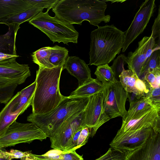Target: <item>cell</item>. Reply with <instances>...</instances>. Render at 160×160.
<instances>
[{
    "instance_id": "4316f807",
    "label": "cell",
    "mask_w": 160,
    "mask_h": 160,
    "mask_svg": "<svg viewBox=\"0 0 160 160\" xmlns=\"http://www.w3.org/2000/svg\"><path fill=\"white\" fill-rule=\"evenodd\" d=\"M68 56L67 48L56 45L51 47L49 62L55 67L63 66Z\"/></svg>"
},
{
    "instance_id": "f35d334b",
    "label": "cell",
    "mask_w": 160,
    "mask_h": 160,
    "mask_svg": "<svg viewBox=\"0 0 160 160\" xmlns=\"http://www.w3.org/2000/svg\"><path fill=\"white\" fill-rule=\"evenodd\" d=\"M16 57H19V56L18 55H9L0 52V61Z\"/></svg>"
},
{
    "instance_id": "f546056e",
    "label": "cell",
    "mask_w": 160,
    "mask_h": 160,
    "mask_svg": "<svg viewBox=\"0 0 160 160\" xmlns=\"http://www.w3.org/2000/svg\"><path fill=\"white\" fill-rule=\"evenodd\" d=\"M140 79L145 82L149 90L150 88L160 87V72H147Z\"/></svg>"
},
{
    "instance_id": "9c48e42d",
    "label": "cell",
    "mask_w": 160,
    "mask_h": 160,
    "mask_svg": "<svg viewBox=\"0 0 160 160\" xmlns=\"http://www.w3.org/2000/svg\"><path fill=\"white\" fill-rule=\"evenodd\" d=\"M103 106L105 112L111 119L123 118L127 111L125 104L128 92L119 81L107 86L103 91Z\"/></svg>"
},
{
    "instance_id": "7a4b0ae2",
    "label": "cell",
    "mask_w": 160,
    "mask_h": 160,
    "mask_svg": "<svg viewBox=\"0 0 160 160\" xmlns=\"http://www.w3.org/2000/svg\"><path fill=\"white\" fill-rule=\"evenodd\" d=\"M63 66L52 68L39 66L36 72V88L31 105L32 113L42 114L56 108L66 96L59 89Z\"/></svg>"
},
{
    "instance_id": "f1b7e54d",
    "label": "cell",
    "mask_w": 160,
    "mask_h": 160,
    "mask_svg": "<svg viewBox=\"0 0 160 160\" xmlns=\"http://www.w3.org/2000/svg\"><path fill=\"white\" fill-rule=\"evenodd\" d=\"M18 85L16 84H0V103L6 104L13 97Z\"/></svg>"
},
{
    "instance_id": "d4e9b609",
    "label": "cell",
    "mask_w": 160,
    "mask_h": 160,
    "mask_svg": "<svg viewBox=\"0 0 160 160\" xmlns=\"http://www.w3.org/2000/svg\"><path fill=\"white\" fill-rule=\"evenodd\" d=\"M118 78L119 82L126 92L132 93L137 95L135 84L136 81L138 77L136 74L131 70H124L121 73Z\"/></svg>"
},
{
    "instance_id": "d6a6232c",
    "label": "cell",
    "mask_w": 160,
    "mask_h": 160,
    "mask_svg": "<svg viewBox=\"0 0 160 160\" xmlns=\"http://www.w3.org/2000/svg\"><path fill=\"white\" fill-rule=\"evenodd\" d=\"M59 0H26L32 7L44 9L47 8L49 11L52 8Z\"/></svg>"
},
{
    "instance_id": "cb8c5ba5",
    "label": "cell",
    "mask_w": 160,
    "mask_h": 160,
    "mask_svg": "<svg viewBox=\"0 0 160 160\" xmlns=\"http://www.w3.org/2000/svg\"><path fill=\"white\" fill-rule=\"evenodd\" d=\"M153 106L152 102L148 96L142 97L131 105L122 119V122L127 120L135 114L150 108Z\"/></svg>"
},
{
    "instance_id": "ac0fdd59",
    "label": "cell",
    "mask_w": 160,
    "mask_h": 160,
    "mask_svg": "<svg viewBox=\"0 0 160 160\" xmlns=\"http://www.w3.org/2000/svg\"><path fill=\"white\" fill-rule=\"evenodd\" d=\"M20 25L17 23L8 25V31L4 34L0 35V52L17 55L15 42L17 32L20 28Z\"/></svg>"
},
{
    "instance_id": "4dcf8cb0",
    "label": "cell",
    "mask_w": 160,
    "mask_h": 160,
    "mask_svg": "<svg viewBox=\"0 0 160 160\" xmlns=\"http://www.w3.org/2000/svg\"><path fill=\"white\" fill-rule=\"evenodd\" d=\"M129 153L111 147L105 154L94 160H125Z\"/></svg>"
},
{
    "instance_id": "44dd1931",
    "label": "cell",
    "mask_w": 160,
    "mask_h": 160,
    "mask_svg": "<svg viewBox=\"0 0 160 160\" xmlns=\"http://www.w3.org/2000/svg\"><path fill=\"white\" fill-rule=\"evenodd\" d=\"M36 160H83L82 156L78 154L76 151L64 152L57 149L51 150L41 155L31 154Z\"/></svg>"
},
{
    "instance_id": "603a6c76",
    "label": "cell",
    "mask_w": 160,
    "mask_h": 160,
    "mask_svg": "<svg viewBox=\"0 0 160 160\" xmlns=\"http://www.w3.org/2000/svg\"><path fill=\"white\" fill-rule=\"evenodd\" d=\"M95 74L96 79L106 87L118 81L114 73L108 64L97 66Z\"/></svg>"
},
{
    "instance_id": "9a60e30c",
    "label": "cell",
    "mask_w": 160,
    "mask_h": 160,
    "mask_svg": "<svg viewBox=\"0 0 160 160\" xmlns=\"http://www.w3.org/2000/svg\"><path fill=\"white\" fill-rule=\"evenodd\" d=\"M16 57L0 61V84L24 83L31 76L30 67L28 64L18 62Z\"/></svg>"
},
{
    "instance_id": "5bb4252c",
    "label": "cell",
    "mask_w": 160,
    "mask_h": 160,
    "mask_svg": "<svg viewBox=\"0 0 160 160\" xmlns=\"http://www.w3.org/2000/svg\"><path fill=\"white\" fill-rule=\"evenodd\" d=\"M155 132L152 127L116 134L109 145L123 152L129 153L142 146Z\"/></svg>"
},
{
    "instance_id": "8d00e7d4",
    "label": "cell",
    "mask_w": 160,
    "mask_h": 160,
    "mask_svg": "<svg viewBox=\"0 0 160 160\" xmlns=\"http://www.w3.org/2000/svg\"><path fill=\"white\" fill-rule=\"evenodd\" d=\"M31 151L22 152L18 150L11 149L9 151L11 158L12 160L14 158H21L29 155L31 153Z\"/></svg>"
},
{
    "instance_id": "7c38bea8",
    "label": "cell",
    "mask_w": 160,
    "mask_h": 160,
    "mask_svg": "<svg viewBox=\"0 0 160 160\" xmlns=\"http://www.w3.org/2000/svg\"><path fill=\"white\" fill-rule=\"evenodd\" d=\"M160 48L151 35L145 36L138 42L135 51L130 52L127 57L129 70L136 74L140 78L143 73L152 52Z\"/></svg>"
},
{
    "instance_id": "5b68a950",
    "label": "cell",
    "mask_w": 160,
    "mask_h": 160,
    "mask_svg": "<svg viewBox=\"0 0 160 160\" xmlns=\"http://www.w3.org/2000/svg\"><path fill=\"white\" fill-rule=\"evenodd\" d=\"M48 11L40 12L29 23L44 33L53 43L61 42L68 45L77 43L79 33L72 24L50 16Z\"/></svg>"
},
{
    "instance_id": "e0dca14e",
    "label": "cell",
    "mask_w": 160,
    "mask_h": 160,
    "mask_svg": "<svg viewBox=\"0 0 160 160\" xmlns=\"http://www.w3.org/2000/svg\"><path fill=\"white\" fill-rule=\"evenodd\" d=\"M65 69L78 79V87L94 79L91 77V71L88 65L78 57L68 56L63 66V69Z\"/></svg>"
},
{
    "instance_id": "2e32d148",
    "label": "cell",
    "mask_w": 160,
    "mask_h": 160,
    "mask_svg": "<svg viewBox=\"0 0 160 160\" xmlns=\"http://www.w3.org/2000/svg\"><path fill=\"white\" fill-rule=\"evenodd\" d=\"M125 160H160V133L154 132L142 146L130 152Z\"/></svg>"
},
{
    "instance_id": "3957f363",
    "label": "cell",
    "mask_w": 160,
    "mask_h": 160,
    "mask_svg": "<svg viewBox=\"0 0 160 160\" xmlns=\"http://www.w3.org/2000/svg\"><path fill=\"white\" fill-rule=\"evenodd\" d=\"M89 63L96 66L108 64L123 46L124 32L113 24L98 26L91 33Z\"/></svg>"
},
{
    "instance_id": "836d02e7",
    "label": "cell",
    "mask_w": 160,
    "mask_h": 160,
    "mask_svg": "<svg viewBox=\"0 0 160 160\" xmlns=\"http://www.w3.org/2000/svg\"><path fill=\"white\" fill-rule=\"evenodd\" d=\"M155 39L156 44L160 47V7L159 6L158 13L155 19L152 29L151 35Z\"/></svg>"
},
{
    "instance_id": "d590c367",
    "label": "cell",
    "mask_w": 160,
    "mask_h": 160,
    "mask_svg": "<svg viewBox=\"0 0 160 160\" xmlns=\"http://www.w3.org/2000/svg\"><path fill=\"white\" fill-rule=\"evenodd\" d=\"M153 104L160 107V87L150 88L147 94Z\"/></svg>"
},
{
    "instance_id": "8fae6325",
    "label": "cell",
    "mask_w": 160,
    "mask_h": 160,
    "mask_svg": "<svg viewBox=\"0 0 160 160\" xmlns=\"http://www.w3.org/2000/svg\"><path fill=\"white\" fill-rule=\"evenodd\" d=\"M160 107L153 104L149 108L140 111L122 122L117 134L151 127L155 132L160 133Z\"/></svg>"
},
{
    "instance_id": "ffe728a7",
    "label": "cell",
    "mask_w": 160,
    "mask_h": 160,
    "mask_svg": "<svg viewBox=\"0 0 160 160\" xmlns=\"http://www.w3.org/2000/svg\"><path fill=\"white\" fill-rule=\"evenodd\" d=\"M97 79L78 87L68 97L69 98L90 97L101 92L106 87Z\"/></svg>"
},
{
    "instance_id": "4fadbf2b",
    "label": "cell",
    "mask_w": 160,
    "mask_h": 160,
    "mask_svg": "<svg viewBox=\"0 0 160 160\" xmlns=\"http://www.w3.org/2000/svg\"><path fill=\"white\" fill-rule=\"evenodd\" d=\"M103 98V91L89 97L84 110L83 124L91 130L90 136L92 137L95 135L102 125L111 119L104 111Z\"/></svg>"
},
{
    "instance_id": "6da1fadb",
    "label": "cell",
    "mask_w": 160,
    "mask_h": 160,
    "mask_svg": "<svg viewBox=\"0 0 160 160\" xmlns=\"http://www.w3.org/2000/svg\"><path fill=\"white\" fill-rule=\"evenodd\" d=\"M107 6L103 0H59L52 11L56 18L70 24L81 25L87 21L98 27L110 21V16L105 13Z\"/></svg>"
},
{
    "instance_id": "7402d4cb",
    "label": "cell",
    "mask_w": 160,
    "mask_h": 160,
    "mask_svg": "<svg viewBox=\"0 0 160 160\" xmlns=\"http://www.w3.org/2000/svg\"><path fill=\"white\" fill-rule=\"evenodd\" d=\"M43 9L42 8L32 7L19 13L0 20V24L7 25L15 23L20 25L25 22H29L42 11Z\"/></svg>"
},
{
    "instance_id": "d6986e66",
    "label": "cell",
    "mask_w": 160,
    "mask_h": 160,
    "mask_svg": "<svg viewBox=\"0 0 160 160\" xmlns=\"http://www.w3.org/2000/svg\"><path fill=\"white\" fill-rule=\"evenodd\" d=\"M31 7L26 0H0V20Z\"/></svg>"
},
{
    "instance_id": "ba28073f",
    "label": "cell",
    "mask_w": 160,
    "mask_h": 160,
    "mask_svg": "<svg viewBox=\"0 0 160 160\" xmlns=\"http://www.w3.org/2000/svg\"><path fill=\"white\" fill-rule=\"evenodd\" d=\"M84 110L68 118L61 125L54 136L50 138L51 147L55 149L68 152L74 133L85 127L83 124Z\"/></svg>"
},
{
    "instance_id": "e575fe53",
    "label": "cell",
    "mask_w": 160,
    "mask_h": 160,
    "mask_svg": "<svg viewBox=\"0 0 160 160\" xmlns=\"http://www.w3.org/2000/svg\"><path fill=\"white\" fill-rule=\"evenodd\" d=\"M91 134V130L88 127H84L82 129L78 141L76 149L86 143Z\"/></svg>"
},
{
    "instance_id": "30bf717a",
    "label": "cell",
    "mask_w": 160,
    "mask_h": 160,
    "mask_svg": "<svg viewBox=\"0 0 160 160\" xmlns=\"http://www.w3.org/2000/svg\"><path fill=\"white\" fill-rule=\"evenodd\" d=\"M155 7V0H146L142 2L130 26L124 32L122 52H125L130 44L143 32L153 15Z\"/></svg>"
},
{
    "instance_id": "52a82bcc",
    "label": "cell",
    "mask_w": 160,
    "mask_h": 160,
    "mask_svg": "<svg viewBox=\"0 0 160 160\" xmlns=\"http://www.w3.org/2000/svg\"><path fill=\"white\" fill-rule=\"evenodd\" d=\"M47 138L34 123H21L16 121L0 136V148L14 146L20 143H29L36 140L42 141Z\"/></svg>"
},
{
    "instance_id": "1f68e13d",
    "label": "cell",
    "mask_w": 160,
    "mask_h": 160,
    "mask_svg": "<svg viewBox=\"0 0 160 160\" xmlns=\"http://www.w3.org/2000/svg\"><path fill=\"white\" fill-rule=\"evenodd\" d=\"M126 64H127V56L124 54H121L118 55L114 60L112 65L110 67L117 80V77H118L121 73L125 70L124 66Z\"/></svg>"
},
{
    "instance_id": "484cf974",
    "label": "cell",
    "mask_w": 160,
    "mask_h": 160,
    "mask_svg": "<svg viewBox=\"0 0 160 160\" xmlns=\"http://www.w3.org/2000/svg\"><path fill=\"white\" fill-rule=\"evenodd\" d=\"M51 47L42 48L32 52V61L39 66L48 68L55 67L49 62Z\"/></svg>"
},
{
    "instance_id": "74e56055",
    "label": "cell",
    "mask_w": 160,
    "mask_h": 160,
    "mask_svg": "<svg viewBox=\"0 0 160 160\" xmlns=\"http://www.w3.org/2000/svg\"><path fill=\"white\" fill-rule=\"evenodd\" d=\"M10 154L3 148H0V160H11Z\"/></svg>"
},
{
    "instance_id": "83f0119b",
    "label": "cell",
    "mask_w": 160,
    "mask_h": 160,
    "mask_svg": "<svg viewBox=\"0 0 160 160\" xmlns=\"http://www.w3.org/2000/svg\"><path fill=\"white\" fill-rule=\"evenodd\" d=\"M147 72H160V48L156 49L152 53L144 71L141 77Z\"/></svg>"
},
{
    "instance_id": "277c9868",
    "label": "cell",
    "mask_w": 160,
    "mask_h": 160,
    "mask_svg": "<svg viewBox=\"0 0 160 160\" xmlns=\"http://www.w3.org/2000/svg\"><path fill=\"white\" fill-rule=\"evenodd\" d=\"M89 99V97L69 98L66 96L50 112L42 114L32 113L27 120L35 124L47 137L51 138L68 118L84 110Z\"/></svg>"
},
{
    "instance_id": "8992f818",
    "label": "cell",
    "mask_w": 160,
    "mask_h": 160,
    "mask_svg": "<svg viewBox=\"0 0 160 160\" xmlns=\"http://www.w3.org/2000/svg\"><path fill=\"white\" fill-rule=\"evenodd\" d=\"M36 86L35 81L18 92L0 112V136L31 105Z\"/></svg>"
},
{
    "instance_id": "ab89813d",
    "label": "cell",
    "mask_w": 160,
    "mask_h": 160,
    "mask_svg": "<svg viewBox=\"0 0 160 160\" xmlns=\"http://www.w3.org/2000/svg\"><path fill=\"white\" fill-rule=\"evenodd\" d=\"M31 153L21 158H20L21 160H36L31 155Z\"/></svg>"
}]
</instances>
